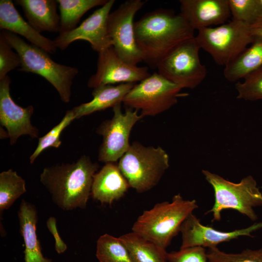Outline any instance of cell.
<instances>
[{"label":"cell","instance_id":"6da1fadb","mask_svg":"<svg viewBox=\"0 0 262 262\" xmlns=\"http://www.w3.org/2000/svg\"><path fill=\"white\" fill-rule=\"evenodd\" d=\"M194 31L180 13L167 9L147 13L134 23L143 61L153 69L177 46L194 37Z\"/></svg>","mask_w":262,"mask_h":262},{"label":"cell","instance_id":"7a4b0ae2","mask_svg":"<svg viewBox=\"0 0 262 262\" xmlns=\"http://www.w3.org/2000/svg\"><path fill=\"white\" fill-rule=\"evenodd\" d=\"M98 168L97 163L83 155L72 163L45 167L40 174V181L59 208L64 211L84 209Z\"/></svg>","mask_w":262,"mask_h":262},{"label":"cell","instance_id":"3957f363","mask_svg":"<svg viewBox=\"0 0 262 262\" xmlns=\"http://www.w3.org/2000/svg\"><path fill=\"white\" fill-rule=\"evenodd\" d=\"M197 208L195 200H185L178 194L171 201L157 203L144 211L134 223L132 231L166 249L180 232L186 219Z\"/></svg>","mask_w":262,"mask_h":262},{"label":"cell","instance_id":"277c9868","mask_svg":"<svg viewBox=\"0 0 262 262\" xmlns=\"http://www.w3.org/2000/svg\"><path fill=\"white\" fill-rule=\"evenodd\" d=\"M0 33L20 57L21 65L18 70L42 76L56 89L61 99L68 103L73 81L79 72L78 68L55 62L47 52L28 43L14 33L6 30Z\"/></svg>","mask_w":262,"mask_h":262},{"label":"cell","instance_id":"5b68a950","mask_svg":"<svg viewBox=\"0 0 262 262\" xmlns=\"http://www.w3.org/2000/svg\"><path fill=\"white\" fill-rule=\"evenodd\" d=\"M202 172L214 191V204L206 213H212V221H220L221 212L226 209L236 210L252 221L258 220L254 209L262 206V193L252 176L234 183L208 170H203Z\"/></svg>","mask_w":262,"mask_h":262},{"label":"cell","instance_id":"8992f818","mask_svg":"<svg viewBox=\"0 0 262 262\" xmlns=\"http://www.w3.org/2000/svg\"><path fill=\"white\" fill-rule=\"evenodd\" d=\"M118 166L130 187L142 193L159 183L169 166V156L161 147L133 142L119 159Z\"/></svg>","mask_w":262,"mask_h":262},{"label":"cell","instance_id":"52a82bcc","mask_svg":"<svg viewBox=\"0 0 262 262\" xmlns=\"http://www.w3.org/2000/svg\"><path fill=\"white\" fill-rule=\"evenodd\" d=\"M195 38L200 48L208 53L216 64L225 67L253 42L254 36L250 26L231 20L198 30Z\"/></svg>","mask_w":262,"mask_h":262},{"label":"cell","instance_id":"ba28073f","mask_svg":"<svg viewBox=\"0 0 262 262\" xmlns=\"http://www.w3.org/2000/svg\"><path fill=\"white\" fill-rule=\"evenodd\" d=\"M182 89L158 72L135 83L125 96L122 103L126 108L140 111V115L155 116L176 104L179 98L188 94Z\"/></svg>","mask_w":262,"mask_h":262},{"label":"cell","instance_id":"9c48e42d","mask_svg":"<svg viewBox=\"0 0 262 262\" xmlns=\"http://www.w3.org/2000/svg\"><path fill=\"white\" fill-rule=\"evenodd\" d=\"M200 49L195 36L175 48L158 64V73L182 89H194L207 75L200 62Z\"/></svg>","mask_w":262,"mask_h":262},{"label":"cell","instance_id":"30bf717a","mask_svg":"<svg viewBox=\"0 0 262 262\" xmlns=\"http://www.w3.org/2000/svg\"><path fill=\"white\" fill-rule=\"evenodd\" d=\"M111 119L103 121L97 129V133L102 136L99 148L98 160L107 163H116L127 152L131 144L129 138L134 125L143 117L138 111L126 108L121 111V104L113 108Z\"/></svg>","mask_w":262,"mask_h":262},{"label":"cell","instance_id":"8fae6325","mask_svg":"<svg viewBox=\"0 0 262 262\" xmlns=\"http://www.w3.org/2000/svg\"><path fill=\"white\" fill-rule=\"evenodd\" d=\"M144 4L141 0H127L108 17V33L114 49L121 59L131 65L143 61L135 39L133 18Z\"/></svg>","mask_w":262,"mask_h":262},{"label":"cell","instance_id":"7c38bea8","mask_svg":"<svg viewBox=\"0 0 262 262\" xmlns=\"http://www.w3.org/2000/svg\"><path fill=\"white\" fill-rule=\"evenodd\" d=\"M115 2V0H107L79 26L69 32L59 34L53 40L56 48L64 50L78 40L88 42L92 48L98 53L113 46L108 33L107 20Z\"/></svg>","mask_w":262,"mask_h":262},{"label":"cell","instance_id":"4fadbf2b","mask_svg":"<svg viewBox=\"0 0 262 262\" xmlns=\"http://www.w3.org/2000/svg\"><path fill=\"white\" fill-rule=\"evenodd\" d=\"M150 75L147 66L129 64L116 54L113 46L98 53L97 69L87 82V86L95 88L100 85L134 83Z\"/></svg>","mask_w":262,"mask_h":262},{"label":"cell","instance_id":"5bb4252c","mask_svg":"<svg viewBox=\"0 0 262 262\" xmlns=\"http://www.w3.org/2000/svg\"><path fill=\"white\" fill-rule=\"evenodd\" d=\"M10 83L8 75L0 80V123L7 130L10 143L13 145L21 135L38 138L39 130L31 121L33 107H22L15 102L10 95Z\"/></svg>","mask_w":262,"mask_h":262},{"label":"cell","instance_id":"9a60e30c","mask_svg":"<svg viewBox=\"0 0 262 262\" xmlns=\"http://www.w3.org/2000/svg\"><path fill=\"white\" fill-rule=\"evenodd\" d=\"M262 228V222L242 229L231 231H221L202 225L199 219L191 213L183 223L180 232L181 244L180 248L193 246L217 247L221 243L229 242L240 236L253 237L251 233Z\"/></svg>","mask_w":262,"mask_h":262},{"label":"cell","instance_id":"2e32d148","mask_svg":"<svg viewBox=\"0 0 262 262\" xmlns=\"http://www.w3.org/2000/svg\"><path fill=\"white\" fill-rule=\"evenodd\" d=\"M180 14L194 30L224 24L231 16L229 0H180Z\"/></svg>","mask_w":262,"mask_h":262},{"label":"cell","instance_id":"e0dca14e","mask_svg":"<svg viewBox=\"0 0 262 262\" xmlns=\"http://www.w3.org/2000/svg\"><path fill=\"white\" fill-rule=\"evenodd\" d=\"M0 29L25 37L48 53H54L57 49L53 40L42 35L23 18L11 0H0Z\"/></svg>","mask_w":262,"mask_h":262},{"label":"cell","instance_id":"ac0fdd59","mask_svg":"<svg viewBox=\"0 0 262 262\" xmlns=\"http://www.w3.org/2000/svg\"><path fill=\"white\" fill-rule=\"evenodd\" d=\"M129 187L118 164L107 163L94 176L91 196L102 204L111 205L123 197Z\"/></svg>","mask_w":262,"mask_h":262},{"label":"cell","instance_id":"d6986e66","mask_svg":"<svg viewBox=\"0 0 262 262\" xmlns=\"http://www.w3.org/2000/svg\"><path fill=\"white\" fill-rule=\"evenodd\" d=\"M15 3L21 6L28 22L38 32H59L60 17L57 0H16Z\"/></svg>","mask_w":262,"mask_h":262},{"label":"cell","instance_id":"ffe728a7","mask_svg":"<svg viewBox=\"0 0 262 262\" xmlns=\"http://www.w3.org/2000/svg\"><path fill=\"white\" fill-rule=\"evenodd\" d=\"M17 214L20 231L25 244V262H52L42 253L36 231L38 216L35 206L23 199Z\"/></svg>","mask_w":262,"mask_h":262},{"label":"cell","instance_id":"44dd1931","mask_svg":"<svg viewBox=\"0 0 262 262\" xmlns=\"http://www.w3.org/2000/svg\"><path fill=\"white\" fill-rule=\"evenodd\" d=\"M135 84L124 83L117 85H104L93 89L92 93L93 98L90 101L82 103L72 109L76 119L121 104L126 94Z\"/></svg>","mask_w":262,"mask_h":262},{"label":"cell","instance_id":"7402d4cb","mask_svg":"<svg viewBox=\"0 0 262 262\" xmlns=\"http://www.w3.org/2000/svg\"><path fill=\"white\" fill-rule=\"evenodd\" d=\"M262 66V36H254L253 42L225 66L223 74L228 81L236 82Z\"/></svg>","mask_w":262,"mask_h":262},{"label":"cell","instance_id":"603a6c76","mask_svg":"<svg viewBox=\"0 0 262 262\" xmlns=\"http://www.w3.org/2000/svg\"><path fill=\"white\" fill-rule=\"evenodd\" d=\"M134 262H168L164 249L132 231L119 237Z\"/></svg>","mask_w":262,"mask_h":262},{"label":"cell","instance_id":"cb8c5ba5","mask_svg":"<svg viewBox=\"0 0 262 262\" xmlns=\"http://www.w3.org/2000/svg\"><path fill=\"white\" fill-rule=\"evenodd\" d=\"M60 11L59 34L75 28L81 17L90 9L104 5L107 0H57Z\"/></svg>","mask_w":262,"mask_h":262},{"label":"cell","instance_id":"d4e9b609","mask_svg":"<svg viewBox=\"0 0 262 262\" xmlns=\"http://www.w3.org/2000/svg\"><path fill=\"white\" fill-rule=\"evenodd\" d=\"M25 180L16 171L9 169L0 173V213L8 209L26 192Z\"/></svg>","mask_w":262,"mask_h":262},{"label":"cell","instance_id":"484cf974","mask_svg":"<svg viewBox=\"0 0 262 262\" xmlns=\"http://www.w3.org/2000/svg\"><path fill=\"white\" fill-rule=\"evenodd\" d=\"M96 254L99 262H134L119 237L107 233L98 239Z\"/></svg>","mask_w":262,"mask_h":262},{"label":"cell","instance_id":"4316f807","mask_svg":"<svg viewBox=\"0 0 262 262\" xmlns=\"http://www.w3.org/2000/svg\"><path fill=\"white\" fill-rule=\"evenodd\" d=\"M232 20L252 26L262 20L261 0H229Z\"/></svg>","mask_w":262,"mask_h":262},{"label":"cell","instance_id":"83f0119b","mask_svg":"<svg viewBox=\"0 0 262 262\" xmlns=\"http://www.w3.org/2000/svg\"><path fill=\"white\" fill-rule=\"evenodd\" d=\"M75 119H76V116L72 109L67 111L61 121L57 125L38 139L37 146L30 157V163L33 164L38 156L47 148L59 147L62 144L60 136L62 131Z\"/></svg>","mask_w":262,"mask_h":262},{"label":"cell","instance_id":"f1b7e54d","mask_svg":"<svg viewBox=\"0 0 262 262\" xmlns=\"http://www.w3.org/2000/svg\"><path fill=\"white\" fill-rule=\"evenodd\" d=\"M244 79L235 84L237 98L247 101L262 100V66Z\"/></svg>","mask_w":262,"mask_h":262},{"label":"cell","instance_id":"f546056e","mask_svg":"<svg viewBox=\"0 0 262 262\" xmlns=\"http://www.w3.org/2000/svg\"><path fill=\"white\" fill-rule=\"evenodd\" d=\"M207 257L211 262H262V247L246 249L238 253H227L214 247L209 248Z\"/></svg>","mask_w":262,"mask_h":262},{"label":"cell","instance_id":"4dcf8cb0","mask_svg":"<svg viewBox=\"0 0 262 262\" xmlns=\"http://www.w3.org/2000/svg\"><path fill=\"white\" fill-rule=\"evenodd\" d=\"M12 49L0 33V80L6 77L8 72L20 66V57Z\"/></svg>","mask_w":262,"mask_h":262},{"label":"cell","instance_id":"1f68e13d","mask_svg":"<svg viewBox=\"0 0 262 262\" xmlns=\"http://www.w3.org/2000/svg\"><path fill=\"white\" fill-rule=\"evenodd\" d=\"M168 262H211L205 247L193 246L168 253Z\"/></svg>","mask_w":262,"mask_h":262},{"label":"cell","instance_id":"d6a6232c","mask_svg":"<svg viewBox=\"0 0 262 262\" xmlns=\"http://www.w3.org/2000/svg\"><path fill=\"white\" fill-rule=\"evenodd\" d=\"M47 226L55 239V249L58 254L66 251L67 246L60 236L57 229L56 220L53 216L50 217L47 221Z\"/></svg>","mask_w":262,"mask_h":262},{"label":"cell","instance_id":"836d02e7","mask_svg":"<svg viewBox=\"0 0 262 262\" xmlns=\"http://www.w3.org/2000/svg\"><path fill=\"white\" fill-rule=\"evenodd\" d=\"M252 33L254 36H262V20L250 26Z\"/></svg>","mask_w":262,"mask_h":262},{"label":"cell","instance_id":"e575fe53","mask_svg":"<svg viewBox=\"0 0 262 262\" xmlns=\"http://www.w3.org/2000/svg\"><path fill=\"white\" fill-rule=\"evenodd\" d=\"M261 2H262V0H261Z\"/></svg>","mask_w":262,"mask_h":262}]
</instances>
